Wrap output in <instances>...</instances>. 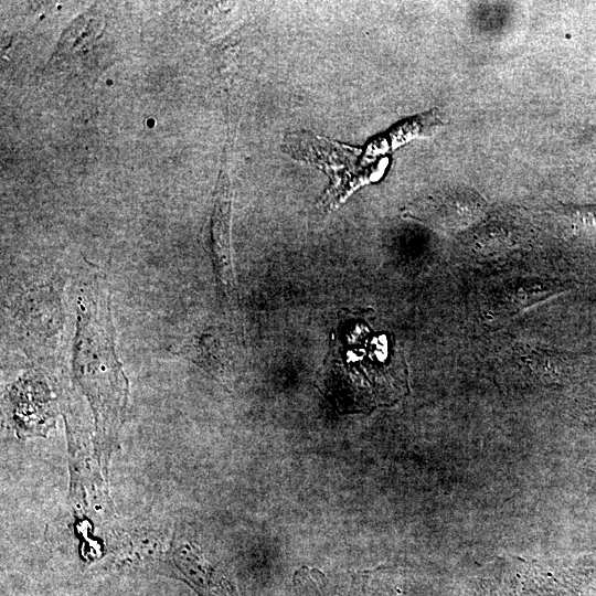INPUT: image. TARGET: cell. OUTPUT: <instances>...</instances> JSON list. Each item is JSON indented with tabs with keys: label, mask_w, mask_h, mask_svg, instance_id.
I'll use <instances>...</instances> for the list:
<instances>
[{
	"label": "cell",
	"mask_w": 596,
	"mask_h": 596,
	"mask_svg": "<svg viewBox=\"0 0 596 596\" xmlns=\"http://www.w3.org/2000/svg\"><path fill=\"white\" fill-rule=\"evenodd\" d=\"M283 149L295 160L315 164L329 177L330 185L318 202L324 211L336 209L356 189L377 180L382 171L381 161L368 159L361 149L307 131L288 134Z\"/></svg>",
	"instance_id": "obj_2"
},
{
	"label": "cell",
	"mask_w": 596,
	"mask_h": 596,
	"mask_svg": "<svg viewBox=\"0 0 596 596\" xmlns=\"http://www.w3.org/2000/svg\"><path fill=\"white\" fill-rule=\"evenodd\" d=\"M171 568L191 585L201 596H237L230 582L202 556L191 542H179L171 547Z\"/></svg>",
	"instance_id": "obj_4"
},
{
	"label": "cell",
	"mask_w": 596,
	"mask_h": 596,
	"mask_svg": "<svg viewBox=\"0 0 596 596\" xmlns=\"http://www.w3.org/2000/svg\"><path fill=\"white\" fill-rule=\"evenodd\" d=\"M231 195L228 177L221 173L211 217V254L220 284L228 292L233 289L234 276L230 248Z\"/></svg>",
	"instance_id": "obj_5"
},
{
	"label": "cell",
	"mask_w": 596,
	"mask_h": 596,
	"mask_svg": "<svg viewBox=\"0 0 596 596\" xmlns=\"http://www.w3.org/2000/svg\"><path fill=\"white\" fill-rule=\"evenodd\" d=\"M588 143L592 147L594 151H596V130L592 134V136L588 138Z\"/></svg>",
	"instance_id": "obj_6"
},
{
	"label": "cell",
	"mask_w": 596,
	"mask_h": 596,
	"mask_svg": "<svg viewBox=\"0 0 596 596\" xmlns=\"http://www.w3.org/2000/svg\"><path fill=\"white\" fill-rule=\"evenodd\" d=\"M74 374L93 407L99 439L108 447L127 402V380L115 354L108 299L99 285L81 298Z\"/></svg>",
	"instance_id": "obj_1"
},
{
	"label": "cell",
	"mask_w": 596,
	"mask_h": 596,
	"mask_svg": "<svg viewBox=\"0 0 596 596\" xmlns=\"http://www.w3.org/2000/svg\"><path fill=\"white\" fill-rule=\"evenodd\" d=\"M104 33V22L95 13L86 12L74 20L62 34L50 66L57 70H83L89 63L97 42Z\"/></svg>",
	"instance_id": "obj_3"
}]
</instances>
